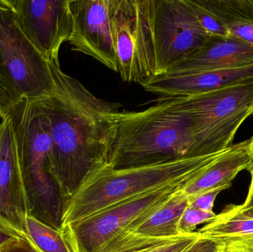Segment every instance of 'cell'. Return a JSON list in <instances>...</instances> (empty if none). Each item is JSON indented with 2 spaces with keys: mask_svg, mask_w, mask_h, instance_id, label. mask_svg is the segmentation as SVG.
I'll return each instance as SVG.
<instances>
[{
  "mask_svg": "<svg viewBox=\"0 0 253 252\" xmlns=\"http://www.w3.org/2000/svg\"><path fill=\"white\" fill-rule=\"evenodd\" d=\"M250 151H251V155H252L253 159V136L251 139H250Z\"/></svg>",
  "mask_w": 253,
  "mask_h": 252,
  "instance_id": "cell-29",
  "label": "cell"
},
{
  "mask_svg": "<svg viewBox=\"0 0 253 252\" xmlns=\"http://www.w3.org/2000/svg\"><path fill=\"white\" fill-rule=\"evenodd\" d=\"M183 252H218V249L213 241L201 236Z\"/></svg>",
  "mask_w": 253,
  "mask_h": 252,
  "instance_id": "cell-25",
  "label": "cell"
},
{
  "mask_svg": "<svg viewBox=\"0 0 253 252\" xmlns=\"http://www.w3.org/2000/svg\"><path fill=\"white\" fill-rule=\"evenodd\" d=\"M31 216L60 230L65 204L51 172V125L41 100L21 99L10 111Z\"/></svg>",
  "mask_w": 253,
  "mask_h": 252,
  "instance_id": "cell-4",
  "label": "cell"
},
{
  "mask_svg": "<svg viewBox=\"0 0 253 252\" xmlns=\"http://www.w3.org/2000/svg\"><path fill=\"white\" fill-rule=\"evenodd\" d=\"M113 30L122 79L141 84L154 75L150 0H115Z\"/></svg>",
  "mask_w": 253,
  "mask_h": 252,
  "instance_id": "cell-9",
  "label": "cell"
},
{
  "mask_svg": "<svg viewBox=\"0 0 253 252\" xmlns=\"http://www.w3.org/2000/svg\"><path fill=\"white\" fill-rule=\"evenodd\" d=\"M216 217L213 212H205L198 210L189 204L180 217L178 224L179 234L194 232L199 225L210 223Z\"/></svg>",
  "mask_w": 253,
  "mask_h": 252,
  "instance_id": "cell-21",
  "label": "cell"
},
{
  "mask_svg": "<svg viewBox=\"0 0 253 252\" xmlns=\"http://www.w3.org/2000/svg\"><path fill=\"white\" fill-rule=\"evenodd\" d=\"M69 5L74 27L68 42L72 50L118 72L113 30L115 0H69Z\"/></svg>",
  "mask_w": 253,
  "mask_h": 252,
  "instance_id": "cell-11",
  "label": "cell"
},
{
  "mask_svg": "<svg viewBox=\"0 0 253 252\" xmlns=\"http://www.w3.org/2000/svg\"><path fill=\"white\" fill-rule=\"evenodd\" d=\"M253 161L250 151V139L233 144L181 192L191 198L214 189L223 191L228 189L239 173L250 170Z\"/></svg>",
  "mask_w": 253,
  "mask_h": 252,
  "instance_id": "cell-16",
  "label": "cell"
},
{
  "mask_svg": "<svg viewBox=\"0 0 253 252\" xmlns=\"http://www.w3.org/2000/svg\"><path fill=\"white\" fill-rule=\"evenodd\" d=\"M25 215H31V210L21 170L14 126L9 112L0 118V216L24 234L22 219Z\"/></svg>",
  "mask_w": 253,
  "mask_h": 252,
  "instance_id": "cell-12",
  "label": "cell"
},
{
  "mask_svg": "<svg viewBox=\"0 0 253 252\" xmlns=\"http://www.w3.org/2000/svg\"><path fill=\"white\" fill-rule=\"evenodd\" d=\"M253 78V65L182 75H152L141 83L144 90L162 99L203 94Z\"/></svg>",
  "mask_w": 253,
  "mask_h": 252,
  "instance_id": "cell-13",
  "label": "cell"
},
{
  "mask_svg": "<svg viewBox=\"0 0 253 252\" xmlns=\"http://www.w3.org/2000/svg\"><path fill=\"white\" fill-rule=\"evenodd\" d=\"M198 232L213 241L218 252H253V217L245 214L241 205L227 206Z\"/></svg>",
  "mask_w": 253,
  "mask_h": 252,
  "instance_id": "cell-15",
  "label": "cell"
},
{
  "mask_svg": "<svg viewBox=\"0 0 253 252\" xmlns=\"http://www.w3.org/2000/svg\"><path fill=\"white\" fill-rule=\"evenodd\" d=\"M241 208H242V207H241ZM242 212H243L245 214L253 217V207H252V208L248 209V210H242Z\"/></svg>",
  "mask_w": 253,
  "mask_h": 252,
  "instance_id": "cell-28",
  "label": "cell"
},
{
  "mask_svg": "<svg viewBox=\"0 0 253 252\" xmlns=\"http://www.w3.org/2000/svg\"><path fill=\"white\" fill-rule=\"evenodd\" d=\"M181 190L176 192L157 210L129 225L125 231L157 238L180 235L178 222L190 204L188 197L184 195Z\"/></svg>",
  "mask_w": 253,
  "mask_h": 252,
  "instance_id": "cell-17",
  "label": "cell"
},
{
  "mask_svg": "<svg viewBox=\"0 0 253 252\" xmlns=\"http://www.w3.org/2000/svg\"><path fill=\"white\" fill-rule=\"evenodd\" d=\"M156 74L167 73L200 51L211 38L187 0H150Z\"/></svg>",
  "mask_w": 253,
  "mask_h": 252,
  "instance_id": "cell-8",
  "label": "cell"
},
{
  "mask_svg": "<svg viewBox=\"0 0 253 252\" xmlns=\"http://www.w3.org/2000/svg\"><path fill=\"white\" fill-rule=\"evenodd\" d=\"M194 139V155L224 152L233 146L241 126L253 115V78L218 90L169 99Z\"/></svg>",
  "mask_w": 253,
  "mask_h": 252,
  "instance_id": "cell-5",
  "label": "cell"
},
{
  "mask_svg": "<svg viewBox=\"0 0 253 252\" xmlns=\"http://www.w3.org/2000/svg\"><path fill=\"white\" fill-rule=\"evenodd\" d=\"M230 36L253 45V0H198Z\"/></svg>",
  "mask_w": 253,
  "mask_h": 252,
  "instance_id": "cell-18",
  "label": "cell"
},
{
  "mask_svg": "<svg viewBox=\"0 0 253 252\" xmlns=\"http://www.w3.org/2000/svg\"><path fill=\"white\" fill-rule=\"evenodd\" d=\"M224 152L122 170L101 167L87 176L68 201L62 226L126 198L172 183L193 181Z\"/></svg>",
  "mask_w": 253,
  "mask_h": 252,
  "instance_id": "cell-2",
  "label": "cell"
},
{
  "mask_svg": "<svg viewBox=\"0 0 253 252\" xmlns=\"http://www.w3.org/2000/svg\"><path fill=\"white\" fill-rule=\"evenodd\" d=\"M191 182L172 183L126 198L62 226L61 231L73 252H101L129 225L157 210Z\"/></svg>",
  "mask_w": 253,
  "mask_h": 252,
  "instance_id": "cell-7",
  "label": "cell"
},
{
  "mask_svg": "<svg viewBox=\"0 0 253 252\" xmlns=\"http://www.w3.org/2000/svg\"><path fill=\"white\" fill-rule=\"evenodd\" d=\"M248 171L251 173V187H250L249 192H248V196L245 203L241 205L242 210H248V209L252 208L253 207V162L252 166Z\"/></svg>",
  "mask_w": 253,
  "mask_h": 252,
  "instance_id": "cell-27",
  "label": "cell"
},
{
  "mask_svg": "<svg viewBox=\"0 0 253 252\" xmlns=\"http://www.w3.org/2000/svg\"><path fill=\"white\" fill-rule=\"evenodd\" d=\"M195 157L188 124L169 99H161L144 110L121 111L108 167L122 170Z\"/></svg>",
  "mask_w": 253,
  "mask_h": 252,
  "instance_id": "cell-3",
  "label": "cell"
},
{
  "mask_svg": "<svg viewBox=\"0 0 253 252\" xmlns=\"http://www.w3.org/2000/svg\"><path fill=\"white\" fill-rule=\"evenodd\" d=\"M190 7L193 9V13L196 15L199 22H200L204 29L211 36H229L225 28L219 22L205 9L198 0H187Z\"/></svg>",
  "mask_w": 253,
  "mask_h": 252,
  "instance_id": "cell-22",
  "label": "cell"
},
{
  "mask_svg": "<svg viewBox=\"0 0 253 252\" xmlns=\"http://www.w3.org/2000/svg\"><path fill=\"white\" fill-rule=\"evenodd\" d=\"M25 36L47 61L59 60V50L72 34L69 0H8Z\"/></svg>",
  "mask_w": 253,
  "mask_h": 252,
  "instance_id": "cell-10",
  "label": "cell"
},
{
  "mask_svg": "<svg viewBox=\"0 0 253 252\" xmlns=\"http://www.w3.org/2000/svg\"><path fill=\"white\" fill-rule=\"evenodd\" d=\"M22 229L27 241L38 252H73L62 231L54 229L25 215L22 219Z\"/></svg>",
  "mask_w": 253,
  "mask_h": 252,
  "instance_id": "cell-20",
  "label": "cell"
},
{
  "mask_svg": "<svg viewBox=\"0 0 253 252\" xmlns=\"http://www.w3.org/2000/svg\"><path fill=\"white\" fill-rule=\"evenodd\" d=\"M0 79L18 102L54 92L48 62L22 32L8 0H0Z\"/></svg>",
  "mask_w": 253,
  "mask_h": 252,
  "instance_id": "cell-6",
  "label": "cell"
},
{
  "mask_svg": "<svg viewBox=\"0 0 253 252\" xmlns=\"http://www.w3.org/2000/svg\"><path fill=\"white\" fill-rule=\"evenodd\" d=\"M200 237L198 232L157 238L125 231L113 238L101 252H183Z\"/></svg>",
  "mask_w": 253,
  "mask_h": 252,
  "instance_id": "cell-19",
  "label": "cell"
},
{
  "mask_svg": "<svg viewBox=\"0 0 253 252\" xmlns=\"http://www.w3.org/2000/svg\"><path fill=\"white\" fill-rule=\"evenodd\" d=\"M0 252H38L25 239L16 240L0 249Z\"/></svg>",
  "mask_w": 253,
  "mask_h": 252,
  "instance_id": "cell-26",
  "label": "cell"
},
{
  "mask_svg": "<svg viewBox=\"0 0 253 252\" xmlns=\"http://www.w3.org/2000/svg\"><path fill=\"white\" fill-rule=\"evenodd\" d=\"M253 65V45L239 38L212 36L193 57L165 74L182 75Z\"/></svg>",
  "mask_w": 253,
  "mask_h": 252,
  "instance_id": "cell-14",
  "label": "cell"
},
{
  "mask_svg": "<svg viewBox=\"0 0 253 252\" xmlns=\"http://www.w3.org/2000/svg\"><path fill=\"white\" fill-rule=\"evenodd\" d=\"M221 191H222L221 189H214V190L201 194L198 196L189 198L190 205L202 211L213 212L212 208H213L215 198Z\"/></svg>",
  "mask_w": 253,
  "mask_h": 252,
  "instance_id": "cell-24",
  "label": "cell"
},
{
  "mask_svg": "<svg viewBox=\"0 0 253 252\" xmlns=\"http://www.w3.org/2000/svg\"><path fill=\"white\" fill-rule=\"evenodd\" d=\"M20 239L27 241L26 237L24 234L0 216V249L9 243Z\"/></svg>",
  "mask_w": 253,
  "mask_h": 252,
  "instance_id": "cell-23",
  "label": "cell"
},
{
  "mask_svg": "<svg viewBox=\"0 0 253 252\" xmlns=\"http://www.w3.org/2000/svg\"><path fill=\"white\" fill-rule=\"evenodd\" d=\"M54 92L41 99L51 125V172L65 207L95 170L108 166L117 137L119 103L96 97L65 73L59 61H47Z\"/></svg>",
  "mask_w": 253,
  "mask_h": 252,
  "instance_id": "cell-1",
  "label": "cell"
}]
</instances>
